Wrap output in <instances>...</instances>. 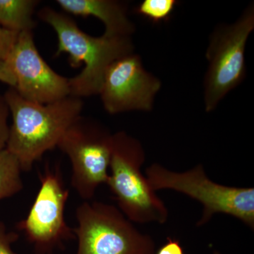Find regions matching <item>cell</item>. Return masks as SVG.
Returning a JSON list of instances; mask_svg holds the SVG:
<instances>
[{
    "mask_svg": "<svg viewBox=\"0 0 254 254\" xmlns=\"http://www.w3.org/2000/svg\"><path fill=\"white\" fill-rule=\"evenodd\" d=\"M67 14L98 18L105 26V34L131 37L136 26L128 17V3L118 0H57Z\"/></svg>",
    "mask_w": 254,
    "mask_h": 254,
    "instance_id": "11",
    "label": "cell"
},
{
    "mask_svg": "<svg viewBox=\"0 0 254 254\" xmlns=\"http://www.w3.org/2000/svg\"><path fill=\"white\" fill-rule=\"evenodd\" d=\"M19 162L6 148L0 150V200L11 198L23 188Z\"/></svg>",
    "mask_w": 254,
    "mask_h": 254,
    "instance_id": "13",
    "label": "cell"
},
{
    "mask_svg": "<svg viewBox=\"0 0 254 254\" xmlns=\"http://www.w3.org/2000/svg\"><path fill=\"white\" fill-rule=\"evenodd\" d=\"M10 113L4 95L0 94V150L6 148L9 136Z\"/></svg>",
    "mask_w": 254,
    "mask_h": 254,
    "instance_id": "15",
    "label": "cell"
},
{
    "mask_svg": "<svg viewBox=\"0 0 254 254\" xmlns=\"http://www.w3.org/2000/svg\"><path fill=\"white\" fill-rule=\"evenodd\" d=\"M18 33L8 31L0 26V60L7 58L17 39Z\"/></svg>",
    "mask_w": 254,
    "mask_h": 254,
    "instance_id": "17",
    "label": "cell"
},
{
    "mask_svg": "<svg viewBox=\"0 0 254 254\" xmlns=\"http://www.w3.org/2000/svg\"><path fill=\"white\" fill-rule=\"evenodd\" d=\"M178 4L177 0H143L134 11L150 22L158 24L170 19Z\"/></svg>",
    "mask_w": 254,
    "mask_h": 254,
    "instance_id": "14",
    "label": "cell"
},
{
    "mask_svg": "<svg viewBox=\"0 0 254 254\" xmlns=\"http://www.w3.org/2000/svg\"><path fill=\"white\" fill-rule=\"evenodd\" d=\"M40 181L41 187L27 216L16 226L33 246L36 254H48L74 235L65 219L69 191L60 167L51 168L46 164Z\"/></svg>",
    "mask_w": 254,
    "mask_h": 254,
    "instance_id": "8",
    "label": "cell"
},
{
    "mask_svg": "<svg viewBox=\"0 0 254 254\" xmlns=\"http://www.w3.org/2000/svg\"><path fill=\"white\" fill-rule=\"evenodd\" d=\"M5 62L16 80L14 89L24 99L47 104L70 95L68 78L55 72L42 58L33 31L18 33Z\"/></svg>",
    "mask_w": 254,
    "mask_h": 254,
    "instance_id": "10",
    "label": "cell"
},
{
    "mask_svg": "<svg viewBox=\"0 0 254 254\" xmlns=\"http://www.w3.org/2000/svg\"><path fill=\"white\" fill-rule=\"evenodd\" d=\"M145 160L144 148L139 140L123 131L113 133L106 185L118 208L130 221L164 224L168 221L169 210L142 173Z\"/></svg>",
    "mask_w": 254,
    "mask_h": 254,
    "instance_id": "3",
    "label": "cell"
},
{
    "mask_svg": "<svg viewBox=\"0 0 254 254\" xmlns=\"http://www.w3.org/2000/svg\"><path fill=\"white\" fill-rule=\"evenodd\" d=\"M18 238L17 233L8 231L4 224L0 221V254H18L12 249Z\"/></svg>",
    "mask_w": 254,
    "mask_h": 254,
    "instance_id": "16",
    "label": "cell"
},
{
    "mask_svg": "<svg viewBox=\"0 0 254 254\" xmlns=\"http://www.w3.org/2000/svg\"><path fill=\"white\" fill-rule=\"evenodd\" d=\"M254 30V4L250 3L232 23L215 27L209 38L205 58L208 63L203 81V101L206 113L216 109L232 90L247 76L245 50Z\"/></svg>",
    "mask_w": 254,
    "mask_h": 254,
    "instance_id": "5",
    "label": "cell"
},
{
    "mask_svg": "<svg viewBox=\"0 0 254 254\" xmlns=\"http://www.w3.org/2000/svg\"><path fill=\"white\" fill-rule=\"evenodd\" d=\"M39 4L37 0H0V26L17 33L33 31L36 27L33 14Z\"/></svg>",
    "mask_w": 254,
    "mask_h": 254,
    "instance_id": "12",
    "label": "cell"
},
{
    "mask_svg": "<svg viewBox=\"0 0 254 254\" xmlns=\"http://www.w3.org/2000/svg\"><path fill=\"white\" fill-rule=\"evenodd\" d=\"M76 254H155V241L143 233L120 209L86 200L76 210Z\"/></svg>",
    "mask_w": 254,
    "mask_h": 254,
    "instance_id": "6",
    "label": "cell"
},
{
    "mask_svg": "<svg viewBox=\"0 0 254 254\" xmlns=\"http://www.w3.org/2000/svg\"><path fill=\"white\" fill-rule=\"evenodd\" d=\"M152 190H170L180 192L201 203L203 213L196 225L202 227L216 214H225L238 219L254 229V189L220 185L210 180L201 164L187 171L178 173L158 163L145 170Z\"/></svg>",
    "mask_w": 254,
    "mask_h": 254,
    "instance_id": "4",
    "label": "cell"
},
{
    "mask_svg": "<svg viewBox=\"0 0 254 254\" xmlns=\"http://www.w3.org/2000/svg\"><path fill=\"white\" fill-rule=\"evenodd\" d=\"M4 97L12 118L6 148L17 159L23 172L31 170L45 153L57 148L83 108L81 98L71 95L40 104L24 99L9 87Z\"/></svg>",
    "mask_w": 254,
    "mask_h": 254,
    "instance_id": "1",
    "label": "cell"
},
{
    "mask_svg": "<svg viewBox=\"0 0 254 254\" xmlns=\"http://www.w3.org/2000/svg\"><path fill=\"white\" fill-rule=\"evenodd\" d=\"M113 134L101 124L81 116L57 146L68 157L71 187L84 201L91 200L98 187L108 182Z\"/></svg>",
    "mask_w": 254,
    "mask_h": 254,
    "instance_id": "7",
    "label": "cell"
},
{
    "mask_svg": "<svg viewBox=\"0 0 254 254\" xmlns=\"http://www.w3.org/2000/svg\"><path fill=\"white\" fill-rule=\"evenodd\" d=\"M155 254H185V253L180 241L173 237H168L167 242L155 252Z\"/></svg>",
    "mask_w": 254,
    "mask_h": 254,
    "instance_id": "18",
    "label": "cell"
},
{
    "mask_svg": "<svg viewBox=\"0 0 254 254\" xmlns=\"http://www.w3.org/2000/svg\"><path fill=\"white\" fill-rule=\"evenodd\" d=\"M0 81L6 83L10 88H15L16 86L14 75L4 60H0Z\"/></svg>",
    "mask_w": 254,
    "mask_h": 254,
    "instance_id": "19",
    "label": "cell"
},
{
    "mask_svg": "<svg viewBox=\"0 0 254 254\" xmlns=\"http://www.w3.org/2000/svg\"><path fill=\"white\" fill-rule=\"evenodd\" d=\"M38 17L54 29L58 36L55 56L68 55L70 66L84 67L76 76L68 78L70 95L81 98L99 95L103 78L110 65L117 60L134 53L131 37L113 36L103 33L92 36L78 28L68 15L52 8H43Z\"/></svg>",
    "mask_w": 254,
    "mask_h": 254,
    "instance_id": "2",
    "label": "cell"
},
{
    "mask_svg": "<svg viewBox=\"0 0 254 254\" xmlns=\"http://www.w3.org/2000/svg\"><path fill=\"white\" fill-rule=\"evenodd\" d=\"M162 81L145 69L140 55H127L110 65L100 91L103 108L110 115L150 112Z\"/></svg>",
    "mask_w": 254,
    "mask_h": 254,
    "instance_id": "9",
    "label": "cell"
}]
</instances>
